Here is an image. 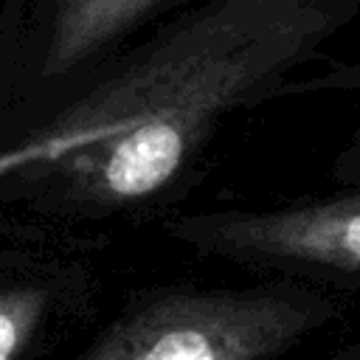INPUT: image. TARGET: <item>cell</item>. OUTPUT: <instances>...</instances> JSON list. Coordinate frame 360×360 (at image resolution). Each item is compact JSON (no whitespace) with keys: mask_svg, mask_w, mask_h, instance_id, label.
Segmentation results:
<instances>
[{"mask_svg":"<svg viewBox=\"0 0 360 360\" xmlns=\"http://www.w3.org/2000/svg\"><path fill=\"white\" fill-rule=\"evenodd\" d=\"M357 20L360 0L183 3L14 141L51 138L59 158L6 177L0 205L53 222L166 211L222 121L284 98Z\"/></svg>","mask_w":360,"mask_h":360,"instance_id":"obj_1","label":"cell"},{"mask_svg":"<svg viewBox=\"0 0 360 360\" xmlns=\"http://www.w3.org/2000/svg\"><path fill=\"white\" fill-rule=\"evenodd\" d=\"M335 312L329 292L301 281L160 290L129 304L82 360H270Z\"/></svg>","mask_w":360,"mask_h":360,"instance_id":"obj_2","label":"cell"},{"mask_svg":"<svg viewBox=\"0 0 360 360\" xmlns=\"http://www.w3.org/2000/svg\"><path fill=\"white\" fill-rule=\"evenodd\" d=\"M188 0H0V149Z\"/></svg>","mask_w":360,"mask_h":360,"instance_id":"obj_3","label":"cell"},{"mask_svg":"<svg viewBox=\"0 0 360 360\" xmlns=\"http://www.w3.org/2000/svg\"><path fill=\"white\" fill-rule=\"evenodd\" d=\"M163 231L194 253L292 278H360V183L267 208L183 211Z\"/></svg>","mask_w":360,"mask_h":360,"instance_id":"obj_4","label":"cell"},{"mask_svg":"<svg viewBox=\"0 0 360 360\" xmlns=\"http://www.w3.org/2000/svg\"><path fill=\"white\" fill-rule=\"evenodd\" d=\"M53 304V287L42 281L0 284V360H17Z\"/></svg>","mask_w":360,"mask_h":360,"instance_id":"obj_5","label":"cell"},{"mask_svg":"<svg viewBox=\"0 0 360 360\" xmlns=\"http://www.w3.org/2000/svg\"><path fill=\"white\" fill-rule=\"evenodd\" d=\"M309 93H360V59L326 62V68L292 79L284 90V98L309 96Z\"/></svg>","mask_w":360,"mask_h":360,"instance_id":"obj_6","label":"cell"},{"mask_svg":"<svg viewBox=\"0 0 360 360\" xmlns=\"http://www.w3.org/2000/svg\"><path fill=\"white\" fill-rule=\"evenodd\" d=\"M34 163V152H31V146H3L0 149V183L6 180V177H11L14 172H20V169H25V166H31Z\"/></svg>","mask_w":360,"mask_h":360,"instance_id":"obj_7","label":"cell"},{"mask_svg":"<svg viewBox=\"0 0 360 360\" xmlns=\"http://www.w3.org/2000/svg\"><path fill=\"white\" fill-rule=\"evenodd\" d=\"M335 360H360V349H354L352 354H343V357H335Z\"/></svg>","mask_w":360,"mask_h":360,"instance_id":"obj_8","label":"cell"}]
</instances>
